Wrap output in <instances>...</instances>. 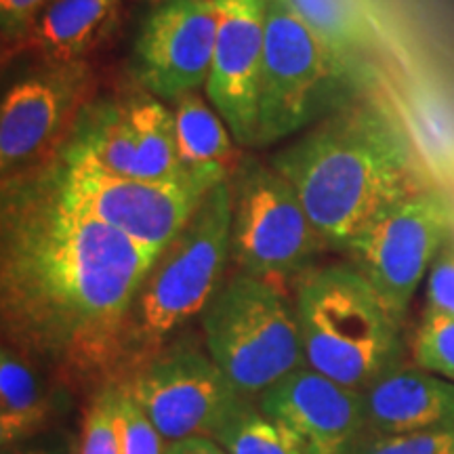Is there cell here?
I'll return each instance as SVG.
<instances>
[{
	"mask_svg": "<svg viewBox=\"0 0 454 454\" xmlns=\"http://www.w3.org/2000/svg\"><path fill=\"white\" fill-rule=\"evenodd\" d=\"M158 254L61 196L55 168L3 187V340L41 360L84 406L114 387L124 317Z\"/></svg>",
	"mask_w": 454,
	"mask_h": 454,
	"instance_id": "cell-1",
	"label": "cell"
},
{
	"mask_svg": "<svg viewBox=\"0 0 454 454\" xmlns=\"http://www.w3.org/2000/svg\"><path fill=\"white\" fill-rule=\"evenodd\" d=\"M328 248L345 251L374 219L427 185L404 122L362 95L271 158Z\"/></svg>",
	"mask_w": 454,
	"mask_h": 454,
	"instance_id": "cell-2",
	"label": "cell"
},
{
	"mask_svg": "<svg viewBox=\"0 0 454 454\" xmlns=\"http://www.w3.org/2000/svg\"><path fill=\"white\" fill-rule=\"evenodd\" d=\"M231 263V179L215 185L158 254L124 317L116 385L200 320Z\"/></svg>",
	"mask_w": 454,
	"mask_h": 454,
	"instance_id": "cell-3",
	"label": "cell"
},
{
	"mask_svg": "<svg viewBox=\"0 0 454 454\" xmlns=\"http://www.w3.org/2000/svg\"><path fill=\"white\" fill-rule=\"evenodd\" d=\"M294 308L308 366L343 387L366 391L404 362L402 322L351 263L305 271Z\"/></svg>",
	"mask_w": 454,
	"mask_h": 454,
	"instance_id": "cell-4",
	"label": "cell"
},
{
	"mask_svg": "<svg viewBox=\"0 0 454 454\" xmlns=\"http://www.w3.org/2000/svg\"><path fill=\"white\" fill-rule=\"evenodd\" d=\"M371 81L372 72L334 53L286 0H270L254 147L311 129L366 95Z\"/></svg>",
	"mask_w": 454,
	"mask_h": 454,
	"instance_id": "cell-5",
	"label": "cell"
},
{
	"mask_svg": "<svg viewBox=\"0 0 454 454\" xmlns=\"http://www.w3.org/2000/svg\"><path fill=\"white\" fill-rule=\"evenodd\" d=\"M208 354L248 400L308 366L286 288L234 271L200 316Z\"/></svg>",
	"mask_w": 454,
	"mask_h": 454,
	"instance_id": "cell-6",
	"label": "cell"
},
{
	"mask_svg": "<svg viewBox=\"0 0 454 454\" xmlns=\"http://www.w3.org/2000/svg\"><path fill=\"white\" fill-rule=\"evenodd\" d=\"M326 248L291 181L271 162L244 154L231 175L234 271L286 288Z\"/></svg>",
	"mask_w": 454,
	"mask_h": 454,
	"instance_id": "cell-7",
	"label": "cell"
},
{
	"mask_svg": "<svg viewBox=\"0 0 454 454\" xmlns=\"http://www.w3.org/2000/svg\"><path fill=\"white\" fill-rule=\"evenodd\" d=\"M89 61H41L11 78L0 101L3 187L43 173L59 160L78 118L93 99Z\"/></svg>",
	"mask_w": 454,
	"mask_h": 454,
	"instance_id": "cell-8",
	"label": "cell"
},
{
	"mask_svg": "<svg viewBox=\"0 0 454 454\" xmlns=\"http://www.w3.org/2000/svg\"><path fill=\"white\" fill-rule=\"evenodd\" d=\"M452 238L454 200L444 187L423 185L374 219L345 253L404 322L414 293Z\"/></svg>",
	"mask_w": 454,
	"mask_h": 454,
	"instance_id": "cell-9",
	"label": "cell"
},
{
	"mask_svg": "<svg viewBox=\"0 0 454 454\" xmlns=\"http://www.w3.org/2000/svg\"><path fill=\"white\" fill-rule=\"evenodd\" d=\"M59 160L87 164L116 177L190 179L179 156L173 107L141 93L84 107Z\"/></svg>",
	"mask_w": 454,
	"mask_h": 454,
	"instance_id": "cell-10",
	"label": "cell"
},
{
	"mask_svg": "<svg viewBox=\"0 0 454 454\" xmlns=\"http://www.w3.org/2000/svg\"><path fill=\"white\" fill-rule=\"evenodd\" d=\"M118 387L137 402L167 444L213 440L244 397L196 334H179Z\"/></svg>",
	"mask_w": 454,
	"mask_h": 454,
	"instance_id": "cell-11",
	"label": "cell"
},
{
	"mask_svg": "<svg viewBox=\"0 0 454 454\" xmlns=\"http://www.w3.org/2000/svg\"><path fill=\"white\" fill-rule=\"evenodd\" d=\"M53 168L61 196L72 208L110 225L154 254L177 238L213 190L196 179H129L66 160H57Z\"/></svg>",
	"mask_w": 454,
	"mask_h": 454,
	"instance_id": "cell-12",
	"label": "cell"
},
{
	"mask_svg": "<svg viewBox=\"0 0 454 454\" xmlns=\"http://www.w3.org/2000/svg\"><path fill=\"white\" fill-rule=\"evenodd\" d=\"M215 41V0H158L133 47V74L141 90L173 104L207 87Z\"/></svg>",
	"mask_w": 454,
	"mask_h": 454,
	"instance_id": "cell-13",
	"label": "cell"
},
{
	"mask_svg": "<svg viewBox=\"0 0 454 454\" xmlns=\"http://www.w3.org/2000/svg\"><path fill=\"white\" fill-rule=\"evenodd\" d=\"M254 402L308 454H356L368 434L362 391L343 387L309 366L271 385Z\"/></svg>",
	"mask_w": 454,
	"mask_h": 454,
	"instance_id": "cell-14",
	"label": "cell"
},
{
	"mask_svg": "<svg viewBox=\"0 0 454 454\" xmlns=\"http://www.w3.org/2000/svg\"><path fill=\"white\" fill-rule=\"evenodd\" d=\"M270 0H215L217 41L204 90L242 147H254Z\"/></svg>",
	"mask_w": 454,
	"mask_h": 454,
	"instance_id": "cell-15",
	"label": "cell"
},
{
	"mask_svg": "<svg viewBox=\"0 0 454 454\" xmlns=\"http://www.w3.org/2000/svg\"><path fill=\"white\" fill-rule=\"evenodd\" d=\"M78 395L41 360L15 345H0V446L64 427Z\"/></svg>",
	"mask_w": 454,
	"mask_h": 454,
	"instance_id": "cell-16",
	"label": "cell"
},
{
	"mask_svg": "<svg viewBox=\"0 0 454 454\" xmlns=\"http://www.w3.org/2000/svg\"><path fill=\"white\" fill-rule=\"evenodd\" d=\"M362 395L374 434L454 429V383L417 364L400 362Z\"/></svg>",
	"mask_w": 454,
	"mask_h": 454,
	"instance_id": "cell-17",
	"label": "cell"
},
{
	"mask_svg": "<svg viewBox=\"0 0 454 454\" xmlns=\"http://www.w3.org/2000/svg\"><path fill=\"white\" fill-rule=\"evenodd\" d=\"M122 0H51L11 57L41 61H89L121 17ZM4 57V61H7Z\"/></svg>",
	"mask_w": 454,
	"mask_h": 454,
	"instance_id": "cell-18",
	"label": "cell"
},
{
	"mask_svg": "<svg viewBox=\"0 0 454 454\" xmlns=\"http://www.w3.org/2000/svg\"><path fill=\"white\" fill-rule=\"evenodd\" d=\"M170 107L185 173L208 187L230 181L244 154L221 114L200 90L184 95Z\"/></svg>",
	"mask_w": 454,
	"mask_h": 454,
	"instance_id": "cell-19",
	"label": "cell"
},
{
	"mask_svg": "<svg viewBox=\"0 0 454 454\" xmlns=\"http://www.w3.org/2000/svg\"><path fill=\"white\" fill-rule=\"evenodd\" d=\"M286 3L334 53L357 67L372 72L368 57L374 47V34L357 0H286Z\"/></svg>",
	"mask_w": 454,
	"mask_h": 454,
	"instance_id": "cell-20",
	"label": "cell"
},
{
	"mask_svg": "<svg viewBox=\"0 0 454 454\" xmlns=\"http://www.w3.org/2000/svg\"><path fill=\"white\" fill-rule=\"evenodd\" d=\"M213 440L227 454H308L297 438L265 417L248 397L238 400Z\"/></svg>",
	"mask_w": 454,
	"mask_h": 454,
	"instance_id": "cell-21",
	"label": "cell"
},
{
	"mask_svg": "<svg viewBox=\"0 0 454 454\" xmlns=\"http://www.w3.org/2000/svg\"><path fill=\"white\" fill-rule=\"evenodd\" d=\"M412 360L454 383V316L425 314L412 339Z\"/></svg>",
	"mask_w": 454,
	"mask_h": 454,
	"instance_id": "cell-22",
	"label": "cell"
},
{
	"mask_svg": "<svg viewBox=\"0 0 454 454\" xmlns=\"http://www.w3.org/2000/svg\"><path fill=\"white\" fill-rule=\"evenodd\" d=\"M114 423L121 454H164L167 442L147 414L122 387H112Z\"/></svg>",
	"mask_w": 454,
	"mask_h": 454,
	"instance_id": "cell-23",
	"label": "cell"
},
{
	"mask_svg": "<svg viewBox=\"0 0 454 454\" xmlns=\"http://www.w3.org/2000/svg\"><path fill=\"white\" fill-rule=\"evenodd\" d=\"M356 454H454V429L414 434L368 431Z\"/></svg>",
	"mask_w": 454,
	"mask_h": 454,
	"instance_id": "cell-24",
	"label": "cell"
},
{
	"mask_svg": "<svg viewBox=\"0 0 454 454\" xmlns=\"http://www.w3.org/2000/svg\"><path fill=\"white\" fill-rule=\"evenodd\" d=\"M78 454H121L114 423L112 387H107L84 406Z\"/></svg>",
	"mask_w": 454,
	"mask_h": 454,
	"instance_id": "cell-25",
	"label": "cell"
},
{
	"mask_svg": "<svg viewBox=\"0 0 454 454\" xmlns=\"http://www.w3.org/2000/svg\"><path fill=\"white\" fill-rule=\"evenodd\" d=\"M425 314L454 316V238L442 248L425 282Z\"/></svg>",
	"mask_w": 454,
	"mask_h": 454,
	"instance_id": "cell-26",
	"label": "cell"
},
{
	"mask_svg": "<svg viewBox=\"0 0 454 454\" xmlns=\"http://www.w3.org/2000/svg\"><path fill=\"white\" fill-rule=\"evenodd\" d=\"M51 0H0V32H3L4 57L24 41L38 15L49 7Z\"/></svg>",
	"mask_w": 454,
	"mask_h": 454,
	"instance_id": "cell-27",
	"label": "cell"
},
{
	"mask_svg": "<svg viewBox=\"0 0 454 454\" xmlns=\"http://www.w3.org/2000/svg\"><path fill=\"white\" fill-rule=\"evenodd\" d=\"M78 444H81V431L76 434L64 425L36 438L4 446L3 454H78Z\"/></svg>",
	"mask_w": 454,
	"mask_h": 454,
	"instance_id": "cell-28",
	"label": "cell"
},
{
	"mask_svg": "<svg viewBox=\"0 0 454 454\" xmlns=\"http://www.w3.org/2000/svg\"><path fill=\"white\" fill-rule=\"evenodd\" d=\"M164 454H227L217 442L211 438H190L167 446Z\"/></svg>",
	"mask_w": 454,
	"mask_h": 454,
	"instance_id": "cell-29",
	"label": "cell"
}]
</instances>
